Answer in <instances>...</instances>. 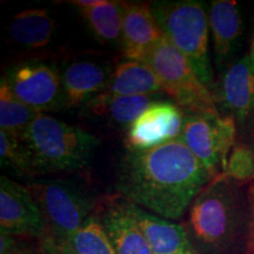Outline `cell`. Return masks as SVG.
Wrapping results in <instances>:
<instances>
[{"label": "cell", "mask_w": 254, "mask_h": 254, "mask_svg": "<svg viewBox=\"0 0 254 254\" xmlns=\"http://www.w3.org/2000/svg\"><path fill=\"white\" fill-rule=\"evenodd\" d=\"M182 138L128 151L120 159L117 195L166 220H180L212 179Z\"/></svg>", "instance_id": "1"}, {"label": "cell", "mask_w": 254, "mask_h": 254, "mask_svg": "<svg viewBox=\"0 0 254 254\" xmlns=\"http://www.w3.org/2000/svg\"><path fill=\"white\" fill-rule=\"evenodd\" d=\"M253 184L221 173L200 190L183 224L196 254L252 253Z\"/></svg>", "instance_id": "2"}, {"label": "cell", "mask_w": 254, "mask_h": 254, "mask_svg": "<svg viewBox=\"0 0 254 254\" xmlns=\"http://www.w3.org/2000/svg\"><path fill=\"white\" fill-rule=\"evenodd\" d=\"M21 140L30 153L34 174L75 172L90 165L100 140L92 133L39 113Z\"/></svg>", "instance_id": "3"}, {"label": "cell", "mask_w": 254, "mask_h": 254, "mask_svg": "<svg viewBox=\"0 0 254 254\" xmlns=\"http://www.w3.org/2000/svg\"><path fill=\"white\" fill-rule=\"evenodd\" d=\"M151 9L164 36L186 57L202 84L211 90L213 71L208 55L209 21L205 4L194 0L154 1Z\"/></svg>", "instance_id": "4"}, {"label": "cell", "mask_w": 254, "mask_h": 254, "mask_svg": "<svg viewBox=\"0 0 254 254\" xmlns=\"http://www.w3.org/2000/svg\"><path fill=\"white\" fill-rule=\"evenodd\" d=\"M47 227L43 246L60 247L94 214L98 201L80 187L62 179L27 184Z\"/></svg>", "instance_id": "5"}, {"label": "cell", "mask_w": 254, "mask_h": 254, "mask_svg": "<svg viewBox=\"0 0 254 254\" xmlns=\"http://www.w3.org/2000/svg\"><path fill=\"white\" fill-rule=\"evenodd\" d=\"M142 63L153 69L165 93L176 101L184 113L219 111L211 90L202 84L186 57L165 36Z\"/></svg>", "instance_id": "6"}, {"label": "cell", "mask_w": 254, "mask_h": 254, "mask_svg": "<svg viewBox=\"0 0 254 254\" xmlns=\"http://www.w3.org/2000/svg\"><path fill=\"white\" fill-rule=\"evenodd\" d=\"M180 138L212 177L224 172L230 152L238 140L237 122L219 111L185 113Z\"/></svg>", "instance_id": "7"}, {"label": "cell", "mask_w": 254, "mask_h": 254, "mask_svg": "<svg viewBox=\"0 0 254 254\" xmlns=\"http://www.w3.org/2000/svg\"><path fill=\"white\" fill-rule=\"evenodd\" d=\"M19 100L39 113L66 106L62 74L52 64L27 60L12 66L4 77Z\"/></svg>", "instance_id": "8"}, {"label": "cell", "mask_w": 254, "mask_h": 254, "mask_svg": "<svg viewBox=\"0 0 254 254\" xmlns=\"http://www.w3.org/2000/svg\"><path fill=\"white\" fill-rule=\"evenodd\" d=\"M0 230L15 238H47V227L39 206L26 185L0 177Z\"/></svg>", "instance_id": "9"}, {"label": "cell", "mask_w": 254, "mask_h": 254, "mask_svg": "<svg viewBox=\"0 0 254 254\" xmlns=\"http://www.w3.org/2000/svg\"><path fill=\"white\" fill-rule=\"evenodd\" d=\"M185 113L171 101H154L144 113L127 127L125 146L128 151L157 147L180 138Z\"/></svg>", "instance_id": "10"}, {"label": "cell", "mask_w": 254, "mask_h": 254, "mask_svg": "<svg viewBox=\"0 0 254 254\" xmlns=\"http://www.w3.org/2000/svg\"><path fill=\"white\" fill-rule=\"evenodd\" d=\"M94 215L103 226L117 254H153L142 231L119 195L104 196Z\"/></svg>", "instance_id": "11"}, {"label": "cell", "mask_w": 254, "mask_h": 254, "mask_svg": "<svg viewBox=\"0 0 254 254\" xmlns=\"http://www.w3.org/2000/svg\"><path fill=\"white\" fill-rule=\"evenodd\" d=\"M113 71L105 60L81 58L68 63L62 73L66 106H85L106 91Z\"/></svg>", "instance_id": "12"}, {"label": "cell", "mask_w": 254, "mask_h": 254, "mask_svg": "<svg viewBox=\"0 0 254 254\" xmlns=\"http://www.w3.org/2000/svg\"><path fill=\"white\" fill-rule=\"evenodd\" d=\"M218 99L221 114L232 117L238 126L254 113V68L249 55L224 69Z\"/></svg>", "instance_id": "13"}, {"label": "cell", "mask_w": 254, "mask_h": 254, "mask_svg": "<svg viewBox=\"0 0 254 254\" xmlns=\"http://www.w3.org/2000/svg\"><path fill=\"white\" fill-rule=\"evenodd\" d=\"M164 37L151 4H124L122 47L128 60L144 62L150 51Z\"/></svg>", "instance_id": "14"}, {"label": "cell", "mask_w": 254, "mask_h": 254, "mask_svg": "<svg viewBox=\"0 0 254 254\" xmlns=\"http://www.w3.org/2000/svg\"><path fill=\"white\" fill-rule=\"evenodd\" d=\"M209 30L213 39L215 65L218 69L226 68L236 55L243 32V17L237 1L215 0L208 11Z\"/></svg>", "instance_id": "15"}, {"label": "cell", "mask_w": 254, "mask_h": 254, "mask_svg": "<svg viewBox=\"0 0 254 254\" xmlns=\"http://www.w3.org/2000/svg\"><path fill=\"white\" fill-rule=\"evenodd\" d=\"M127 208L144 233L153 254H196L183 224L157 217L131 202H127Z\"/></svg>", "instance_id": "16"}, {"label": "cell", "mask_w": 254, "mask_h": 254, "mask_svg": "<svg viewBox=\"0 0 254 254\" xmlns=\"http://www.w3.org/2000/svg\"><path fill=\"white\" fill-rule=\"evenodd\" d=\"M164 91L158 75L147 64L124 60L114 68L106 91L110 95H153Z\"/></svg>", "instance_id": "17"}, {"label": "cell", "mask_w": 254, "mask_h": 254, "mask_svg": "<svg viewBox=\"0 0 254 254\" xmlns=\"http://www.w3.org/2000/svg\"><path fill=\"white\" fill-rule=\"evenodd\" d=\"M153 95H110L100 93L85 105L91 114L129 127L153 104Z\"/></svg>", "instance_id": "18"}, {"label": "cell", "mask_w": 254, "mask_h": 254, "mask_svg": "<svg viewBox=\"0 0 254 254\" xmlns=\"http://www.w3.org/2000/svg\"><path fill=\"white\" fill-rule=\"evenodd\" d=\"M55 24L46 9L31 8L15 14L8 26L9 39L25 49H44L52 39Z\"/></svg>", "instance_id": "19"}, {"label": "cell", "mask_w": 254, "mask_h": 254, "mask_svg": "<svg viewBox=\"0 0 254 254\" xmlns=\"http://www.w3.org/2000/svg\"><path fill=\"white\" fill-rule=\"evenodd\" d=\"M124 4L120 1L99 0L91 7L79 8L88 26L100 41L107 44L122 43Z\"/></svg>", "instance_id": "20"}, {"label": "cell", "mask_w": 254, "mask_h": 254, "mask_svg": "<svg viewBox=\"0 0 254 254\" xmlns=\"http://www.w3.org/2000/svg\"><path fill=\"white\" fill-rule=\"evenodd\" d=\"M39 112L20 101L9 88L6 79L0 81V127L1 131L21 139Z\"/></svg>", "instance_id": "21"}, {"label": "cell", "mask_w": 254, "mask_h": 254, "mask_svg": "<svg viewBox=\"0 0 254 254\" xmlns=\"http://www.w3.org/2000/svg\"><path fill=\"white\" fill-rule=\"evenodd\" d=\"M58 249L71 254H117L94 214Z\"/></svg>", "instance_id": "22"}, {"label": "cell", "mask_w": 254, "mask_h": 254, "mask_svg": "<svg viewBox=\"0 0 254 254\" xmlns=\"http://www.w3.org/2000/svg\"><path fill=\"white\" fill-rule=\"evenodd\" d=\"M0 160L1 166L11 168L19 177H32L33 165L21 139L0 129Z\"/></svg>", "instance_id": "23"}, {"label": "cell", "mask_w": 254, "mask_h": 254, "mask_svg": "<svg viewBox=\"0 0 254 254\" xmlns=\"http://www.w3.org/2000/svg\"><path fill=\"white\" fill-rule=\"evenodd\" d=\"M222 173L237 182L254 183V152L249 145L237 140Z\"/></svg>", "instance_id": "24"}, {"label": "cell", "mask_w": 254, "mask_h": 254, "mask_svg": "<svg viewBox=\"0 0 254 254\" xmlns=\"http://www.w3.org/2000/svg\"><path fill=\"white\" fill-rule=\"evenodd\" d=\"M238 140L245 142L254 152V113L238 126Z\"/></svg>", "instance_id": "25"}, {"label": "cell", "mask_w": 254, "mask_h": 254, "mask_svg": "<svg viewBox=\"0 0 254 254\" xmlns=\"http://www.w3.org/2000/svg\"><path fill=\"white\" fill-rule=\"evenodd\" d=\"M41 250H43V254H71L62 249H58V247H45Z\"/></svg>", "instance_id": "26"}, {"label": "cell", "mask_w": 254, "mask_h": 254, "mask_svg": "<svg viewBox=\"0 0 254 254\" xmlns=\"http://www.w3.org/2000/svg\"><path fill=\"white\" fill-rule=\"evenodd\" d=\"M249 58H250V62H251V64H252V66L254 68V31H253L252 43H251V50H250V53H249Z\"/></svg>", "instance_id": "27"}, {"label": "cell", "mask_w": 254, "mask_h": 254, "mask_svg": "<svg viewBox=\"0 0 254 254\" xmlns=\"http://www.w3.org/2000/svg\"><path fill=\"white\" fill-rule=\"evenodd\" d=\"M254 253V184H253V225H252V253Z\"/></svg>", "instance_id": "28"}, {"label": "cell", "mask_w": 254, "mask_h": 254, "mask_svg": "<svg viewBox=\"0 0 254 254\" xmlns=\"http://www.w3.org/2000/svg\"><path fill=\"white\" fill-rule=\"evenodd\" d=\"M9 254H28V253H27V252H25V251L18 250V251H15V252H13V253H9Z\"/></svg>", "instance_id": "29"}, {"label": "cell", "mask_w": 254, "mask_h": 254, "mask_svg": "<svg viewBox=\"0 0 254 254\" xmlns=\"http://www.w3.org/2000/svg\"><path fill=\"white\" fill-rule=\"evenodd\" d=\"M253 254H254V253H253Z\"/></svg>", "instance_id": "30"}]
</instances>
